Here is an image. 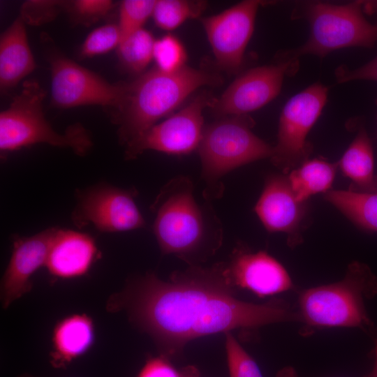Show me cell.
I'll list each match as a JSON object with an SVG mask.
<instances>
[{
	"instance_id": "6da1fadb",
	"label": "cell",
	"mask_w": 377,
	"mask_h": 377,
	"mask_svg": "<svg viewBox=\"0 0 377 377\" xmlns=\"http://www.w3.org/2000/svg\"><path fill=\"white\" fill-rule=\"evenodd\" d=\"M234 288L226 263L209 267L190 265L167 281L152 272L131 279L109 297L106 309L125 312L152 339L160 355L170 360L199 337L300 320L298 313L279 302L256 304L240 300Z\"/></svg>"
},
{
	"instance_id": "7a4b0ae2",
	"label": "cell",
	"mask_w": 377,
	"mask_h": 377,
	"mask_svg": "<svg viewBox=\"0 0 377 377\" xmlns=\"http://www.w3.org/2000/svg\"><path fill=\"white\" fill-rule=\"evenodd\" d=\"M186 176L171 179L151 206L153 232L162 254H172L190 265L213 256L223 242V226L209 200L199 204Z\"/></svg>"
},
{
	"instance_id": "3957f363",
	"label": "cell",
	"mask_w": 377,
	"mask_h": 377,
	"mask_svg": "<svg viewBox=\"0 0 377 377\" xmlns=\"http://www.w3.org/2000/svg\"><path fill=\"white\" fill-rule=\"evenodd\" d=\"M222 82L216 73L188 66L172 73L156 67L145 72L126 83L122 101L114 110L119 140L126 145L172 113L200 87L217 86Z\"/></svg>"
},
{
	"instance_id": "277c9868",
	"label": "cell",
	"mask_w": 377,
	"mask_h": 377,
	"mask_svg": "<svg viewBox=\"0 0 377 377\" xmlns=\"http://www.w3.org/2000/svg\"><path fill=\"white\" fill-rule=\"evenodd\" d=\"M249 115L222 117L205 127L198 148L202 176L206 183L205 200L219 198L224 187L221 178L249 163L271 158L273 147L256 135Z\"/></svg>"
},
{
	"instance_id": "5b68a950",
	"label": "cell",
	"mask_w": 377,
	"mask_h": 377,
	"mask_svg": "<svg viewBox=\"0 0 377 377\" xmlns=\"http://www.w3.org/2000/svg\"><path fill=\"white\" fill-rule=\"evenodd\" d=\"M377 290V280L363 263L354 262L340 281L311 288L299 298L300 318L308 327H348L366 329L371 325L364 299Z\"/></svg>"
},
{
	"instance_id": "8992f818",
	"label": "cell",
	"mask_w": 377,
	"mask_h": 377,
	"mask_svg": "<svg viewBox=\"0 0 377 377\" xmlns=\"http://www.w3.org/2000/svg\"><path fill=\"white\" fill-rule=\"evenodd\" d=\"M45 91L36 81L23 82L21 91L8 108L0 113V149L10 151L45 143L71 148L76 154H87L92 145L89 133L79 124L64 133L54 131L45 119L43 102Z\"/></svg>"
},
{
	"instance_id": "52a82bcc",
	"label": "cell",
	"mask_w": 377,
	"mask_h": 377,
	"mask_svg": "<svg viewBox=\"0 0 377 377\" xmlns=\"http://www.w3.org/2000/svg\"><path fill=\"white\" fill-rule=\"evenodd\" d=\"M362 5L361 1L304 3L298 14L309 22V38L301 46L282 53L280 59H297L308 54L323 58L343 48L373 47L377 42V25L365 18Z\"/></svg>"
},
{
	"instance_id": "ba28073f",
	"label": "cell",
	"mask_w": 377,
	"mask_h": 377,
	"mask_svg": "<svg viewBox=\"0 0 377 377\" xmlns=\"http://www.w3.org/2000/svg\"><path fill=\"white\" fill-rule=\"evenodd\" d=\"M327 94V87L316 82L285 104L279 117L277 142L270 158L284 174L308 160L312 146L306 138L326 104Z\"/></svg>"
},
{
	"instance_id": "9c48e42d",
	"label": "cell",
	"mask_w": 377,
	"mask_h": 377,
	"mask_svg": "<svg viewBox=\"0 0 377 377\" xmlns=\"http://www.w3.org/2000/svg\"><path fill=\"white\" fill-rule=\"evenodd\" d=\"M215 98L202 92L165 120L148 128L126 145L125 157L135 159L147 150L184 155L198 148L205 126L202 112Z\"/></svg>"
},
{
	"instance_id": "30bf717a",
	"label": "cell",
	"mask_w": 377,
	"mask_h": 377,
	"mask_svg": "<svg viewBox=\"0 0 377 377\" xmlns=\"http://www.w3.org/2000/svg\"><path fill=\"white\" fill-rule=\"evenodd\" d=\"M135 188L124 189L98 184L77 193L71 219L77 227L92 224L103 232H118L144 228L145 220L138 209Z\"/></svg>"
},
{
	"instance_id": "8fae6325",
	"label": "cell",
	"mask_w": 377,
	"mask_h": 377,
	"mask_svg": "<svg viewBox=\"0 0 377 377\" xmlns=\"http://www.w3.org/2000/svg\"><path fill=\"white\" fill-rule=\"evenodd\" d=\"M49 60L52 99L57 106L99 105L114 110L121 102L126 83L110 84L60 54H52Z\"/></svg>"
},
{
	"instance_id": "7c38bea8",
	"label": "cell",
	"mask_w": 377,
	"mask_h": 377,
	"mask_svg": "<svg viewBox=\"0 0 377 377\" xmlns=\"http://www.w3.org/2000/svg\"><path fill=\"white\" fill-rule=\"evenodd\" d=\"M298 64L297 59H279L274 64L251 68L215 98L210 108L221 117L248 115L279 95L285 76L295 73Z\"/></svg>"
},
{
	"instance_id": "4fadbf2b",
	"label": "cell",
	"mask_w": 377,
	"mask_h": 377,
	"mask_svg": "<svg viewBox=\"0 0 377 377\" xmlns=\"http://www.w3.org/2000/svg\"><path fill=\"white\" fill-rule=\"evenodd\" d=\"M261 4L260 1L245 0L202 19L216 64L221 70L235 73L240 68Z\"/></svg>"
},
{
	"instance_id": "5bb4252c",
	"label": "cell",
	"mask_w": 377,
	"mask_h": 377,
	"mask_svg": "<svg viewBox=\"0 0 377 377\" xmlns=\"http://www.w3.org/2000/svg\"><path fill=\"white\" fill-rule=\"evenodd\" d=\"M306 207V202H300L295 196L288 177L272 175L266 179L254 211L268 232L286 233L288 244L294 246L302 240Z\"/></svg>"
},
{
	"instance_id": "9a60e30c",
	"label": "cell",
	"mask_w": 377,
	"mask_h": 377,
	"mask_svg": "<svg viewBox=\"0 0 377 377\" xmlns=\"http://www.w3.org/2000/svg\"><path fill=\"white\" fill-rule=\"evenodd\" d=\"M57 229L47 228L32 236L13 240L12 254L1 281L0 297L3 309L31 290V277L45 265Z\"/></svg>"
},
{
	"instance_id": "2e32d148",
	"label": "cell",
	"mask_w": 377,
	"mask_h": 377,
	"mask_svg": "<svg viewBox=\"0 0 377 377\" xmlns=\"http://www.w3.org/2000/svg\"><path fill=\"white\" fill-rule=\"evenodd\" d=\"M226 272L234 287L249 290L260 297L293 286L287 271L275 258L263 251L252 253L242 245L233 250Z\"/></svg>"
},
{
	"instance_id": "e0dca14e",
	"label": "cell",
	"mask_w": 377,
	"mask_h": 377,
	"mask_svg": "<svg viewBox=\"0 0 377 377\" xmlns=\"http://www.w3.org/2000/svg\"><path fill=\"white\" fill-rule=\"evenodd\" d=\"M98 256L96 242L89 235L58 228L45 267L52 276L75 279L86 274Z\"/></svg>"
},
{
	"instance_id": "ac0fdd59",
	"label": "cell",
	"mask_w": 377,
	"mask_h": 377,
	"mask_svg": "<svg viewBox=\"0 0 377 377\" xmlns=\"http://www.w3.org/2000/svg\"><path fill=\"white\" fill-rule=\"evenodd\" d=\"M94 341L93 319L85 313H75L60 319L52 335L50 362L55 369H65L84 355Z\"/></svg>"
},
{
	"instance_id": "d6986e66",
	"label": "cell",
	"mask_w": 377,
	"mask_h": 377,
	"mask_svg": "<svg viewBox=\"0 0 377 377\" xmlns=\"http://www.w3.org/2000/svg\"><path fill=\"white\" fill-rule=\"evenodd\" d=\"M36 64L29 47L25 24L19 17L0 40V86L2 91L16 85L31 73Z\"/></svg>"
},
{
	"instance_id": "ffe728a7",
	"label": "cell",
	"mask_w": 377,
	"mask_h": 377,
	"mask_svg": "<svg viewBox=\"0 0 377 377\" xmlns=\"http://www.w3.org/2000/svg\"><path fill=\"white\" fill-rule=\"evenodd\" d=\"M338 165L343 175L351 181L349 190L360 193H377L373 147L364 128L359 130Z\"/></svg>"
},
{
	"instance_id": "44dd1931",
	"label": "cell",
	"mask_w": 377,
	"mask_h": 377,
	"mask_svg": "<svg viewBox=\"0 0 377 377\" xmlns=\"http://www.w3.org/2000/svg\"><path fill=\"white\" fill-rule=\"evenodd\" d=\"M337 165L323 159L314 158L308 159L293 170L288 179L296 198L306 202L313 195L327 192L333 183Z\"/></svg>"
},
{
	"instance_id": "7402d4cb",
	"label": "cell",
	"mask_w": 377,
	"mask_h": 377,
	"mask_svg": "<svg viewBox=\"0 0 377 377\" xmlns=\"http://www.w3.org/2000/svg\"><path fill=\"white\" fill-rule=\"evenodd\" d=\"M324 198L358 227L377 232V193L331 190Z\"/></svg>"
},
{
	"instance_id": "603a6c76",
	"label": "cell",
	"mask_w": 377,
	"mask_h": 377,
	"mask_svg": "<svg viewBox=\"0 0 377 377\" xmlns=\"http://www.w3.org/2000/svg\"><path fill=\"white\" fill-rule=\"evenodd\" d=\"M156 40L152 34L141 29L129 36L118 47V56L124 68L134 73L144 71L153 59Z\"/></svg>"
},
{
	"instance_id": "cb8c5ba5",
	"label": "cell",
	"mask_w": 377,
	"mask_h": 377,
	"mask_svg": "<svg viewBox=\"0 0 377 377\" xmlns=\"http://www.w3.org/2000/svg\"><path fill=\"white\" fill-rule=\"evenodd\" d=\"M205 7L206 3L202 1L158 0L152 17L159 28L172 31L186 20L200 17Z\"/></svg>"
},
{
	"instance_id": "d4e9b609",
	"label": "cell",
	"mask_w": 377,
	"mask_h": 377,
	"mask_svg": "<svg viewBox=\"0 0 377 377\" xmlns=\"http://www.w3.org/2000/svg\"><path fill=\"white\" fill-rule=\"evenodd\" d=\"M156 3V0H124L121 3L118 24L121 43L142 29L145 22L152 16Z\"/></svg>"
},
{
	"instance_id": "484cf974",
	"label": "cell",
	"mask_w": 377,
	"mask_h": 377,
	"mask_svg": "<svg viewBox=\"0 0 377 377\" xmlns=\"http://www.w3.org/2000/svg\"><path fill=\"white\" fill-rule=\"evenodd\" d=\"M153 59L157 68L172 73L186 66L187 54L180 40L172 34H168L156 40Z\"/></svg>"
},
{
	"instance_id": "4316f807",
	"label": "cell",
	"mask_w": 377,
	"mask_h": 377,
	"mask_svg": "<svg viewBox=\"0 0 377 377\" xmlns=\"http://www.w3.org/2000/svg\"><path fill=\"white\" fill-rule=\"evenodd\" d=\"M226 334V351L230 377H263L253 357L230 332Z\"/></svg>"
},
{
	"instance_id": "83f0119b",
	"label": "cell",
	"mask_w": 377,
	"mask_h": 377,
	"mask_svg": "<svg viewBox=\"0 0 377 377\" xmlns=\"http://www.w3.org/2000/svg\"><path fill=\"white\" fill-rule=\"evenodd\" d=\"M121 34L118 24H109L100 27L91 32L81 47V54L93 57L106 53L121 43Z\"/></svg>"
},
{
	"instance_id": "f1b7e54d",
	"label": "cell",
	"mask_w": 377,
	"mask_h": 377,
	"mask_svg": "<svg viewBox=\"0 0 377 377\" xmlns=\"http://www.w3.org/2000/svg\"><path fill=\"white\" fill-rule=\"evenodd\" d=\"M137 377H200V374L194 366L177 369L171 363V360L159 355L149 357Z\"/></svg>"
},
{
	"instance_id": "f546056e",
	"label": "cell",
	"mask_w": 377,
	"mask_h": 377,
	"mask_svg": "<svg viewBox=\"0 0 377 377\" xmlns=\"http://www.w3.org/2000/svg\"><path fill=\"white\" fill-rule=\"evenodd\" d=\"M62 6L59 1H27L22 6L20 17L24 24L40 25L53 20Z\"/></svg>"
},
{
	"instance_id": "4dcf8cb0",
	"label": "cell",
	"mask_w": 377,
	"mask_h": 377,
	"mask_svg": "<svg viewBox=\"0 0 377 377\" xmlns=\"http://www.w3.org/2000/svg\"><path fill=\"white\" fill-rule=\"evenodd\" d=\"M113 6L110 0H76L66 6L74 20L79 23L89 24L107 15Z\"/></svg>"
},
{
	"instance_id": "1f68e13d",
	"label": "cell",
	"mask_w": 377,
	"mask_h": 377,
	"mask_svg": "<svg viewBox=\"0 0 377 377\" xmlns=\"http://www.w3.org/2000/svg\"><path fill=\"white\" fill-rule=\"evenodd\" d=\"M334 73L339 83L355 80L377 82V56L368 63L355 69H350L346 66H340L336 69Z\"/></svg>"
},
{
	"instance_id": "d6a6232c",
	"label": "cell",
	"mask_w": 377,
	"mask_h": 377,
	"mask_svg": "<svg viewBox=\"0 0 377 377\" xmlns=\"http://www.w3.org/2000/svg\"><path fill=\"white\" fill-rule=\"evenodd\" d=\"M277 377H297L295 371L291 368H286L280 371Z\"/></svg>"
},
{
	"instance_id": "836d02e7",
	"label": "cell",
	"mask_w": 377,
	"mask_h": 377,
	"mask_svg": "<svg viewBox=\"0 0 377 377\" xmlns=\"http://www.w3.org/2000/svg\"><path fill=\"white\" fill-rule=\"evenodd\" d=\"M374 355H375L374 367L372 371L367 376V377H377V339H376L375 341Z\"/></svg>"
},
{
	"instance_id": "e575fe53",
	"label": "cell",
	"mask_w": 377,
	"mask_h": 377,
	"mask_svg": "<svg viewBox=\"0 0 377 377\" xmlns=\"http://www.w3.org/2000/svg\"><path fill=\"white\" fill-rule=\"evenodd\" d=\"M17 377H38V376H35L29 374H21L18 376Z\"/></svg>"
}]
</instances>
